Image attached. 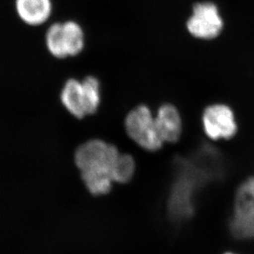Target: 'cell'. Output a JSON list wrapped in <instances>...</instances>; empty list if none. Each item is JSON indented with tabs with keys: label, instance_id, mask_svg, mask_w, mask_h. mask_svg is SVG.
Segmentation results:
<instances>
[{
	"label": "cell",
	"instance_id": "6da1fadb",
	"mask_svg": "<svg viewBox=\"0 0 254 254\" xmlns=\"http://www.w3.org/2000/svg\"><path fill=\"white\" fill-rule=\"evenodd\" d=\"M193 156L190 161L189 159H183L176 164V177L170 191L168 210L170 216L177 221L192 216L195 193L216 175L210 171L206 160L203 161V151Z\"/></svg>",
	"mask_w": 254,
	"mask_h": 254
},
{
	"label": "cell",
	"instance_id": "7a4b0ae2",
	"mask_svg": "<svg viewBox=\"0 0 254 254\" xmlns=\"http://www.w3.org/2000/svg\"><path fill=\"white\" fill-rule=\"evenodd\" d=\"M60 100L64 108L77 119L93 115L101 104L100 82L93 76L82 81L70 78L64 85Z\"/></svg>",
	"mask_w": 254,
	"mask_h": 254
},
{
	"label": "cell",
	"instance_id": "3957f363",
	"mask_svg": "<svg viewBox=\"0 0 254 254\" xmlns=\"http://www.w3.org/2000/svg\"><path fill=\"white\" fill-rule=\"evenodd\" d=\"M46 45L51 56L57 59L77 56L84 49V31L74 21L56 22L46 31Z\"/></svg>",
	"mask_w": 254,
	"mask_h": 254
},
{
	"label": "cell",
	"instance_id": "277c9868",
	"mask_svg": "<svg viewBox=\"0 0 254 254\" xmlns=\"http://www.w3.org/2000/svg\"><path fill=\"white\" fill-rule=\"evenodd\" d=\"M125 127L127 136L146 151H158L165 143L159 134L155 117L144 105L135 107L127 114Z\"/></svg>",
	"mask_w": 254,
	"mask_h": 254
},
{
	"label": "cell",
	"instance_id": "5b68a950",
	"mask_svg": "<svg viewBox=\"0 0 254 254\" xmlns=\"http://www.w3.org/2000/svg\"><path fill=\"white\" fill-rule=\"evenodd\" d=\"M120 153L113 144L101 139L89 140L77 149L75 164L81 172L97 171L111 175L114 164Z\"/></svg>",
	"mask_w": 254,
	"mask_h": 254
},
{
	"label": "cell",
	"instance_id": "8992f818",
	"mask_svg": "<svg viewBox=\"0 0 254 254\" xmlns=\"http://www.w3.org/2000/svg\"><path fill=\"white\" fill-rule=\"evenodd\" d=\"M230 229L236 239H254V177L238 189Z\"/></svg>",
	"mask_w": 254,
	"mask_h": 254
},
{
	"label": "cell",
	"instance_id": "52a82bcc",
	"mask_svg": "<svg viewBox=\"0 0 254 254\" xmlns=\"http://www.w3.org/2000/svg\"><path fill=\"white\" fill-rule=\"evenodd\" d=\"M202 125L206 136L214 141L230 140L238 131L235 115L229 106L215 104L205 109Z\"/></svg>",
	"mask_w": 254,
	"mask_h": 254
},
{
	"label": "cell",
	"instance_id": "ba28073f",
	"mask_svg": "<svg viewBox=\"0 0 254 254\" xmlns=\"http://www.w3.org/2000/svg\"><path fill=\"white\" fill-rule=\"evenodd\" d=\"M187 27L190 34L197 38L213 39L221 33L223 21L216 5L201 2L193 7V13L188 21Z\"/></svg>",
	"mask_w": 254,
	"mask_h": 254
},
{
	"label": "cell",
	"instance_id": "9c48e42d",
	"mask_svg": "<svg viewBox=\"0 0 254 254\" xmlns=\"http://www.w3.org/2000/svg\"><path fill=\"white\" fill-rule=\"evenodd\" d=\"M15 9L25 24L36 27L50 19L53 3L51 0H15Z\"/></svg>",
	"mask_w": 254,
	"mask_h": 254
},
{
	"label": "cell",
	"instance_id": "30bf717a",
	"mask_svg": "<svg viewBox=\"0 0 254 254\" xmlns=\"http://www.w3.org/2000/svg\"><path fill=\"white\" fill-rule=\"evenodd\" d=\"M159 134L166 143H175L181 137L182 120L177 109L170 104H166L159 109L155 117Z\"/></svg>",
	"mask_w": 254,
	"mask_h": 254
},
{
	"label": "cell",
	"instance_id": "8fae6325",
	"mask_svg": "<svg viewBox=\"0 0 254 254\" xmlns=\"http://www.w3.org/2000/svg\"><path fill=\"white\" fill-rule=\"evenodd\" d=\"M81 175L86 189L91 194L100 196L111 191L114 181L109 173L86 171L81 172Z\"/></svg>",
	"mask_w": 254,
	"mask_h": 254
},
{
	"label": "cell",
	"instance_id": "7c38bea8",
	"mask_svg": "<svg viewBox=\"0 0 254 254\" xmlns=\"http://www.w3.org/2000/svg\"><path fill=\"white\" fill-rule=\"evenodd\" d=\"M136 162L129 154L120 153L114 164L111 176L114 183L125 184L129 182L134 175Z\"/></svg>",
	"mask_w": 254,
	"mask_h": 254
},
{
	"label": "cell",
	"instance_id": "4fadbf2b",
	"mask_svg": "<svg viewBox=\"0 0 254 254\" xmlns=\"http://www.w3.org/2000/svg\"><path fill=\"white\" fill-rule=\"evenodd\" d=\"M232 254V253H227V254Z\"/></svg>",
	"mask_w": 254,
	"mask_h": 254
}]
</instances>
